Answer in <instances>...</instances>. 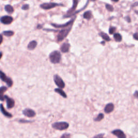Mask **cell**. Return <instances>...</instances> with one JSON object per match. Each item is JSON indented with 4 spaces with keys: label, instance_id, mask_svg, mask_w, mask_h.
Segmentation results:
<instances>
[{
    "label": "cell",
    "instance_id": "obj_1",
    "mask_svg": "<svg viewBox=\"0 0 138 138\" xmlns=\"http://www.w3.org/2000/svg\"><path fill=\"white\" fill-rule=\"evenodd\" d=\"M50 62L54 64L59 63L61 59V55L58 51H54L51 53L49 56Z\"/></svg>",
    "mask_w": 138,
    "mask_h": 138
},
{
    "label": "cell",
    "instance_id": "obj_2",
    "mask_svg": "<svg viewBox=\"0 0 138 138\" xmlns=\"http://www.w3.org/2000/svg\"><path fill=\"white\" fill-rule=\"evenodd\" d=\"M71 28L72 26L71 25L70 28L69 27L68 28L60 30L58 33V36H57V41H58V42H61V41L64 40V39H65V38L68 36L69 33L70 32Z\"/></svg>",
    "mask_w": 138,
    "mask_h": 138
},
{
    "label": "cell",
    "instance_id": "obj_3",
    "mask_svg": "<svg viewBox=\"0 0 138 138\" xmlns=\"http://www.w3.org/2000/svg\"><path fill=\"white\" fill-rule=\"evenodd\" d=\"M52 127L57 130L63 131L68 129L69 126V124L66 122H57L52 125Z\"/></svg>",
    "mask_w": 138,
    "mask_h": 138
},
{
    "label": "cell",
    "instance_id": "obj_4",
    "mask_svg": "<svg viewBox=\"0 0 138 138\" xmlns=\"http://www.w3.org/2000/svg\"><path fill=\"white\" fill-rule=\"evenodd\" d=\"M0 79L2 81L5 83L8 87H10L13 86V82L10 78L7 77L3 71L0 70Z\"/></svg>",
    "mask_w": 138,
    "mask_h": 138
},
{
    "label": "cell",
    "instance_id": "obj_5",
    "mask_svg": "<svg viewBox=\"0 0 138 138\" xmlns=\"http://www.w3.org/2000/svg\"><path fill=\"white\" fill-rule=\"evenodd\" d=\"M54 82L56 85L60 88H63L65 87V83L63 82L62 79L58 75H55L54 76Z\"/></svg>",
    "mask_w": 138,
    "mask_h": 138
},
{
    "label": "cell",
    "instance_id": "obj_6",
    "mask_svg": "<svg viewBox=\"0 0 138 138\" xmlns=\"http://www.w3.org/2000/svg\"><path fill=\"white\" fill-rule=\"evenodd\" d=\"M13 21V18L10 16H3L0 18V22L3 24L8 25L11 24Z\"/></svg>",
    "mask_w": 138,
    "mask_h": 138
},
{
    "label": "cell",
    "instance_id": "obj_7",
    "mask_svg": "<svg viewBox=\"0 0 138 138\" xmlns=\"http://www.w3.org/2000/svg\"><path fill=\"white\" fill-rule=\"evenodd\" d=\"M5 99L6 100L7 107L8 109H11L15 106V101L12 98L9 97L8 96L5 95Z\"/></svg>",
    "mask_w": 138,
    "mask_h": 138
},
{
    "label": "cell",
    "instance_id": "obj_8",
    "mask_svg": "<svg viewBox=\"0 0 138 138\" xmlns=\"http://www.w3.org/2000/svg\"><path fill=\"white\" fill-rule=\"evenodd\" d=\"M60 5H58V4L56 3H46L42 4V5H40V7L43 9L49 10V9L54 8Z\"/></svg>",
    "mask_w": 138,
    "mask_h": 138
},
{
    "label": "cell",
    "instance_id": "obj_9",
    "mask_svg": "<svg viewBox=\"0 0 138 138\" xmlns=\"http://www.w3.org/2000/svg\"><path fill=\"white\" fill-rule=\"evenodd\" d=\"M23 114L25 116L29 118H32L36 115V113L33 110L30 109V108H26L23 111Z\"/></svg>",
    "mask_w": 138,
    "mask_h": 138
},
{
    "label": "cell",
    "instance_id": "obj_10",
    "mask_svg": "<svg viewBox=\"0 0 138 138\" xmlns=\"http://www.w3.org/2000/svg\"><path fill=\"white\" fill-rule=\"evenodd\" d=\"M112 133L118 138H126L125 134L121 129H115L112 132Z\"/></svg>",
    "mask_w": 138,
    "mask_h": 138
},
{
    "label": "cell",
    "instance_id": "obj_11",
    "mask_svg": "<svg viewBox=\"0 0 138 138\" xmlns=\"http://www.w3.org/2000/svg\"><path fill=\"white\" fill-rule=\"evenodd\" d=\"M0 111H1V113H2L5 117H6L7 118H12L13 115L11 113H10L9 112L7 111V110H5V107H4L2 104H0Z\"/></svg>",
    "mask_w": 138,
    "mask_h": 138
},
{
    "label": "cell",
    "instance_id": "obj_12",
    "mask_svg": "<svg viewBox=\"0 0 138 138\" xmlns=\"http://www.w3.org/2000/svg\"><path fill=\"white\" fill-rule=\"evenodd\" d=\"M8 88L6 86H2L0 87V100L2 101H4L5 100V92L7 90Z\"/></svg>",
    "mask_w": 138,
    "mask_h": 138
},
{
    "label": "cell",
    "instance_id": "obj_13",
    "mask_svg": "<svg viewBox=\"0 0 138 138\" xmlns=\"http://www.w3.org/2000/svg\"><path fill=\"white\" fill-rule=\"evenodd\" d=\"M114 108V105L112 103H109L106 105L105 106V109H104V111L106 113H110L111 112L113 111Z\"/></svg>",
    "mask_w": 138,
    "mask_h": 138
},
{
    "label": "cell",
    "instance_id": "obj_14",
    "mask_svg": "<svg viewBox=\"0 0 138 138\" xmlns=\"http://www.w3.org/2000/svg\"><path fill=\"white\" fill-rule=\"evenodd\" d=\"M69 49H70V44L67 43H64L60 47V50L63 53L68 52Z\"/></svg>",
    "mask_w": 138,
    "mask_h": 138
},
{
    "label": "cell",
    "instance_id": "obj_15",
    "mask_svg": "<svg viewBox=\"0 0 138 138\" xmlns=\"http://www.w3.org/2000/svg\"><path fill=\"white\" fill-rule=\"evenodd\" d=\"M37 45V43L36 41H32L29 43L28 45V49L30 50H32L33 49L36 48V47Z\"/></svg>",
    "mask_w": 138,
    "mask_h": 138
},
{
    "label": "cell",
    "instance_id": "obj_16",
    "mask_svg": "<svg viewBox=\"0 0 138 138\" xmlns=\"http://www.w3.org/2000/svg\"><path fill=\"white\" fill-rule=\"evenodd\" d=\"M74 19H75V18H74V19L73 18V19H71V21H69V22L66 23H65V24H62V25H58V24H51V25H53V26L55 27H56V28H60V27H68V26H69V25H71V24H72V23H73V21H74Z\"/></svg>",
    "mask_w": 138,
    "mask_h": 138
},
{
    "label": "cell",
    "instance_id": "obj_17",
    "mask_svg": "<svg viewBox=\"0 0 138 138\" xmlns=\"http://www.w3.org/2000/svg\"><path fill=\"white\" fill-rule=\"evenodd\" d=\"M55 91L57 92V93H58V94H60V96H62L63 98H66L67 97V96L66 93H65V92L63 91L62 88H55Z\"/></svg>",
    "mask_w": 138,
    "mask_h": 138
},
{
    "label": "cell",
    "instance_id": "obj_18",
    "mask_svg": "<svg viewBox=\"0 0 138 138\" xmlns=\"http://www.w3.org/2000/svg\"><path fill=\"white\" fill-rule=\"evenodd\" d=\"M5 10L9 14H12L14 11V8L10 5H7L5 7Z\"/></svg>",
    "mask_w": 138,
    "mask_h": 138
},
{
    "label": "cell",
    "instance_id": "obj_19",
    "mask_svg": "<svg viewBox=\"0 0 138 138\" xmlns=\"http://www.w3.org/2000/svg\"><path fill=\"white\" fill-rule=\"evenodd\" d=\"M99 35L102 37V38L104 39V40H105L106 41H111V39H110V37L108 36V35L105 32H101L99 33Z\"/></svg>",
    "mask_w": 138,
    "mask_h": 138
},
{
    "label": "cell",
    "instance_id": "obj_20",
    "mask_svg": "<svg viewBox=\"0 0 138 138\" xmlns=\"http://www.w3.org/2000/svg\"><path fill=\"white\" fill-rule=\"evenodd\" d=\"M114 38L115 39L116 42H120L122 41V36L119 33H116L114 35Z\"/></svg>",
    "mask_w": 138,
    "mask_h": 138
},
{
    "label": "cell",
    "instance_id": "obj_21",
    "mask_svg": "<svg viewBox=\"0 0 138 138\" xmlns=\"http://www.w3.org/2000/svg\"><path fill=\"white\" fill-rule=\"evenodd\" d=\"M84 18L85 19H88V20H89L90 19H91L92 17V13L91 11H86L85 13L84 14Z\"/></svg>",
    "mask_w": 138,
    "mask_h": 138
},
{
    "label": "cell",
    "instance_id": "obj_22",
    "mask_svg": "<svg viewBox=\"0 0 138 138\" xmlns=\"http://www.w3.org/2000/svg\"><path fill=\"white\" fill-rule=\"evenodd\" d=\"M3 35L7 37H11L13 36L14 34V32L11 30H8V31H4L3 32Z\"/></svg>",
    "mask_w": 138,
    "mask_h": 138
},
{
    "label": "cell",
    "instance_id": "obj_23",
    "mask_svg": "<svg viewBox=\"0 0 138 138\" xmlns=\"http://www.w3.org/2000/svg\"><path fill=\"white\" fill-rule=\"evenodd\" d=\"M104 118V115L102 113H100L98 114V115L97 116V117L94 118V120L95 121H101V120L103 119Z\"/></svg>",
    "mask_w": 138,
    "mask_h": 138
},
{
    "label": "cell",
    "instance_id": "obj_24",
    "mask_svg": "<svg viewBox=\"0 0 138 138\" xmlns=\"http://www.w3.org/2000/svg\"><path fill=\"white\" fill-rule=\"evenodd\" d=\"M106 9H107L109 11H113L114 10L113 6H112V5H108V4H106Z\"/></svg>",
    "mask_w": 138,
    "mask_h": 138
},
{
    "label": "cell",
    "instance_id": "obj_25",
    "mask_svg": "<svg viewBox=\"0 0 138 138\" xmlns=\"http://www.w3.org/2000/svg\"><path fill=\"white\" fill-rule=\"evenodd\" d=\"M115 29H116V28L115 27H112L110 28V29H109V32H110V34H113L114 32H115Z\"/></svg>",
    "mask_w": 138,
    "mask_h": 138
},
{
    "label": "cell",
    "instance_id": "obj_26",
    "mask_svg": "<svg viewBox=\"0 0 138 138\" xmlns=\"http://www.w3.org/2000/svg\"><path fill=\"white\" fill-rule=\"evenodd\" d=\"M70 134L65 133L63 134L60 138H70Z\"/></svg>",
    "mask_w": 138,
    "mask_h": 138
},
{
    "label": "cell",
    "instance_id": "obj_27",
    "mask_svg": "<svg viewBox=\"0 0 138 138\" xmlns=\"http://www.w3.org/2000/svg\"><path fill=\"white\" fill-rule=\"evenodd\" d=\"M29 8V5H24L22 7V9L24 10H28Z\"/></svg>",
    "mask_w": 138,
    "mask_h": 138
},
{
    "label": "cell",
    "instance_id": "obj_28",
    "mask_svg": "<svg viewBox=\"0 0 138 138\" xmlns=\"http://www.w3.org/2000/svg\"><path fill=\"white\" fill-rule=\"evenodd\" d=\"M103 136L104 134H99L94 136V137L92 138H103Z\"/></svg>",
    "mask_w": 138,
    "mask_h": 138
},
{
    "label": "cell",
    "instance_id": "obj_29",
    "mask_svg": "<svg viewBox=\"0 0 138 138\" xmlns=\"http://www.w3.org/2000/svg\"><path fill=\"white\" fill-rule=\"evenodd\" d=\"M3 40V38L2 35L0 34V45H1L2 43Z\"/></svg>",
    "mask_w": 138,
    "mask_h": 138
},
{
    "label": "cell",
    "instance_id": "obj_30",
    "mask_svg": "<svg viewBox=\"0 0 138 138\" xmlns=\"http://www.w3.org/2000/svg\"><path fill=\"white\" fill-rule=\"evenodd\" d=\"M133 37L135 38V39H136V40H137V39H138V33H135V34H134Z\"/></svg>",
    "mask_w": 138,
    "mask_h": 138
},
{
    "label": "cell",
    "instance_id": "obj_31",
    "mask_svg": "<svg viewBox=\"0 0 138 138\" xmlns=\"http://www.w3.org/2000/svg\"><path fill=\"white\" fill-rule=\"evenodd\" d=\"M134 95L135 96L136 98H138V91H136L135 93L134 94Z\"/></svg>",
    "mask_w": 138,
    "mask_h": 138
},
{
    "label": "cell",
    "instance_id": "obj_32",
    "mask_svg": "<svg viewBox=\"0 0 138 138\" xmlns=\"http://www.w3.org/2000/svg\"><path fill=\"white\" fill-rule=\"evenodd\" d=\"M2 56H3L2 52H0V60H1V59L2 58Z\"/></svg>",
    "mask_w": 138,
    "mask_h": 138
},
{
    "label": "cell",
    "instance_id": "obj_33",
    "mask_svg": "<svg viewBox=\"0 0 138 138\" xmlns=\"http://www.w3.org/2000/svg\"><path fill=\"white\" fill-rule=\"evenodd\" d=\"M112 1L114 2H117L119 1V0H112Z\"/></svg>",
    "mask_w": 138,
    "mask_h": 138
},
{
    "label": "cell",
    "instance_id": "obj_34",
    "mask_svg": "<svg viewBox=\"0 0 138 138\" xmlns=\"http://www.w3.org/2000/svg\"><path fill=\"white\" fill-rule=\"evenodd\" d=\"M91 1H96V0H91Z\"/></svg>",
    "mask_w": 138,
    "mask_h": 138
},
{
    "label": "cell",
    "instance_id": "obj_35",
    "mask_svg": "<svg viewBox=\"0 0 138 138\" xmlns=\"http://www.w3.org/2000/svg\"></svg>",
    "mask_w": 138,
    "mask_h": 138
}]
</instances>
